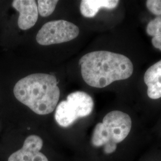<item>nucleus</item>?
Segmentation results:
<instances>
[{
	"label": "nucleus",
	"mask_w": 161,
	"mask_h": 161,
	"mask_svg": "<svg viewBox=\"0 0 161 161\" xmlns=\"http://www.w3.org/2000/svg\"><path fill=\"white\" fill-rule=\"evenodd\" d=\"M132 121L125 112L114 110L107 114L102 122L98 123L92 132V143L95 147L104 146L106 154L114 152L131 131Z\"/></svg>",
	"instance_id": "7ed1b4c3"
},
{
	"label": "nucleus",
	"mask_w": 161,
	"mask_h": 161,
	"mask_svg": "<svg viewBox=\"0 0 161 161\" xmlns=\"http://www.w3.org/2000/svg\"><path fill=\"white\" fill-rule=\"evenodd\" d=\"M13 93L18 101L34 113L45 115L56 108L60 92L54 75L34 74L19 80L14 86Z\"/></svg>",
	"instance_id": "f03ea898"
},
{
	"label": "nucleus",
	"mask_w": 161,
	"mask_h": 161,
	"mask_svg": "<svg viewBox=\"0 0 161 161\" xmlns=\"http://www.w3.org/2000/svg\"><path fill=\"white\" fill-rule=\"evenodd\" d=\"M79 34L80 29L75 24L64 20H53L42 26L36 40L41 46H50L74 40Z\"/></svg>",
	"instance_id": "39448f33"
},
{
	"label": "nucleus",
	"mask_w": 161,
	"mask_h": 161,
	"mask_svg": "<svg viewBox=\"0 0 161 161\" xmlns=\"http://www.w3.org/2000/svg\"><path fill=\"white\" fill-rule=\"evenodd\" d=\"M119 3L118 0H82L80 1V12L86 18L94 17L101 8L114 9Z\"/></svg>",
	"instance_id": "1a4fd4ad"
},
{
	"label": "nucleus",
	"mask_w": 161,
	"mask_h": 161,
	"mask_svg": "<svg viewBox=\"0 0 161 161\" xmlns=\"http://www.w3.org/2000/svg\"><path fill=\"white\" fill-rule=\"evenodd\" d=\"M144 81L147 86L149 97L154 100L161 98V60L146 70Z\"/></svg>",
	"instance_id": "6e6552de"
},
{
	"label": "nucleus",
	"mask_w": 161,
	"mask_h": 161,
	"mask_svg": "<svg viewBox=\"0 0 161 161\" xmlns=\"http://www.w3.org/2000/svg\"><path fill=\"white\" fill-rule=\"evenodd\" d=\"M94 101L92 97L84 92H72L66 100L60 102L54 114L55 120L61 127L72 125L80 118L88 116L92 113Z\"/></svg>",
	"instance_id": "20e7f679"
},
{
	"label": "nucleus",
	"mask_w": 161,
	"mask_h": 161,
	"mask_svg": "<svg viewBox=\"0 0 161 161\" xmlns=\"http://www.w3.org/2000/svg\"><path fill=\"white\" fill-rule=\"evenodd\" d=\"M42 146L40 137L29 136L25 139L22 147L12 153L8 161H48L46 156L40 152Z\"/></svg>",
	"instance_id": "423d86ee"
},
{
	"label": "nucleus",
	"mask_w": 161,
	"mask_h": 161,
	"mask_svg": "<svg viewBox=\"0 0 161 161\" xmlns=\"http://www.w3.org/2000/svg\"><path fill=\"white\" fill-rule=\"evenodd\" d=\"M146 33L153 36L152 43L153 47L161 51V16L149 22L146 27Z\"/></svg>",
	"instance_id": "9d476101"
},
{
	"label": "nucleus",
	"mask_w": 161,
	"mask_h": 161,
	"mask_svg": "<svg viewBox=\"0 0 161 161\" xmlns=\"http://www.w3.org/2000/svg\"><path fill=\"white\" fill-rule=\"evenodd\" d=\"M84 80L92 87L102 88L116 80L129 78L133 64L125 56L108 51L87 53L79 62Z\"/></svg>",
	"instance_id": "f257e3e1"
},
{
	"label": "nucleus",
	"mask_w": 161,
	"mask_h": 161,
	"mask_svg": "<svg viewBox=\"0 0 161 161\" xmlns=\"http://www.w3.org/2000/svg\"><path fill=\"white\" fill-rule=\"evenodd\" d=\"M13 7L19 13L17 24L22 30L32 28L37 22L38 17V7L34 0H14Z\"/></svg>",
	"instance_id": "0eeeda50"
},
{
	"label": "nucleus",
	"mask_w": 161,
	"mask_h": 161,
	"mask_svg": "<svg viewBox=\"0 0 161 161\" xmlns=\"http://www.w3.org/2000/svg\"><path fill=\"white\" fill-rule=\"evenodd\" d=\"M146 7L152 14L158 16H161V0H148Z\"/></svg>",
	"instance_id": "f8f14e48"
},
{
	"label": "nucleus",
	"mask_w": 161,
	"mask_h": 161,
	"mask_svg": "<svg viewBox=\"0 0 161 161\" xmlns=\"http://www.w3.org/2000/svg\"><path fill=\"white\" fill-rule=\"evenodd\" d=\"M58 2L55 0H39L38 3V11L42 17H47L54 12Z\"/></svg>",
	"instance_id": "9b49d317"
}]
</instances>
